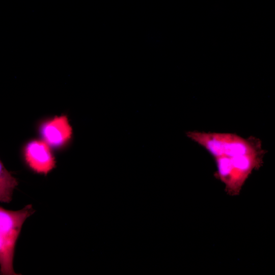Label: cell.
Masks as SVG:
<instances>
[{
  "mask_svg": "<svg viewBox=\"0 0 275 275\" xmlns=\"http://www.w3.org/2000/svg\"><path fill=\"white\" fill-rule=\"evenodd\" d=\"M39 131L43 141L50 147L57 148L66 145L73 134L72 126L66 115L55 116L44 122Z\"/></svg>",
  "mask_w": 275,
  "mask_h": 275,
  "instance_id": "5b68a950",
  "label": "cell"
},
{
  "mask_svg": "<svg viewBox=\"0 0 275 275\" xmlns=\"http://www.w3.org/2000/svg\"><path fill=\"white\" fill-rule=\"evenodd\" d=\"M17 185V179L6 169L0 159V202L10 203Z\"/></svg>",
  "mask_w": 275,
  "mask_h": 275,
  "instance_id": "8992f818",
  "label": "cell"
},
{
  "mask_svg": "<svg viewBox=\"0 0 275 275\" xmlns=\"http://www.w3.org/2000/svg\"><path fill=\"white\" fill-rule=\"evenodd\" d=\"M35 212L32 205L12 211L0 206V273L15 275L13 259L16 241L25 220Z\"/></svg>",
  "mask_w": 275,
  "mask_h": 275,
  "instance_id": "3957f363",
  "label": "cell"
},
{
  "mask_svg": "<svg viewBox=\"0 0 275 275\" xmlns=\"http://www.w3.org/2000/svg\"><path fill=\"white\" fill-rule=\"evenodd\" d=\"M50 147L43 140H32L25 145L24 160L32 171L46 175L54 168L56 162Z\"/></svg>",
  "mask_w": 275,
  "mask_h": 275,
  "instance_id": "277c9868",
  "label": "cell"
},
{
  "mask_svg": "<svg viewBox=\"0 0 275 275\" xmlns=\"http://www.w3.org/2000/svg\"><path fill=\"white\" fill-rule=\"evenodd\" d=\"M188 138L206 149L214 158L234 156L262 149L260 141L255 137L244 138L233 133L188 131Z\"/></svg>",
  "mask_w": 275,
  "mask_h": 275,
  "instance_id": "7a4b0ae2",
  "label": "cell"
},
{
  "mask_svg": "<svg viewBox=\"0 0 275 275\" xmlns=\"http://www.w3.org/2000/svg\"><path fill=\"white\" fill-rule=\"evenodd\" d=\"M264 155V150L262 149L242 155L214 158L217 168L216 177L225 185L228 195L239 194L253 171L261 166Z\"/></svg>",
  "mask_w": 275,
  "mask_h": 275,
  "instance_id": "6da1fadb",
  "label": "cell"
}]
</instances>
